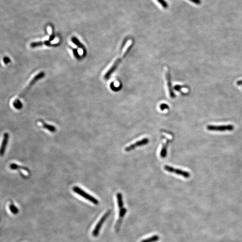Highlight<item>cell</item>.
Instances as JSON below:
<instances>
[{
  "instance_id": "cell-1",
  "label": "cell",
  "mask_w": 242,
  "mask_h": 242,
  "mask_svg": "<svg viewBox=\"0 0 242 242\" xmlns=\"http://www.w3.org/2000/svg\"><path fill=\"white\" fill-rule=\"evenodd\" d=\"M132 44V41L131 40H128L127 41V43H126L125 46L124 47V49H123V51H122L121 54L120 55V56L118 57L117 58H115V60L113 61L111 64L109 65V67H107L106 71H105L103 77L104 79H106L109 78L110 75L116 69L117 66H118L121 62L123 60V58H124L127 55V54L128 52L130 50V49H131Z\"/></svg>"
},
{
  "instance_id": "cell-2",
  "label": "cell",
  "mask_w": 242,
  "mask_h": 242,
  "mask_svg": "<svg viewBox=\"0 0 242 242\" xmlns=\"http://www.w3.org/2000/svg\"><path fill=\"white\" fill-rule=\"evenodd\" d=\"M45 75H46V74H45V73L44 72H40L38 74L35 75L34 77V78L31 80V81L29 82V84L27 85V86L22 91V93L19 94L18 97L13 102V106L15 109L19 110V109H21L23 107V104H22L21 101L19 100V99L20 98H23L25 96H26V95L27 94L28 91L30 90L31 88L34 85V84H35L39 80L41 79L42 78H44Z\"/></svg>"
},
{
  "instance_id": "cell-3",
  "label": "cell",
  "mask_w": 242,
  "mask_h": 242,
  "mask_svg": "<svg viewBox=\"0 0 242 242\" xmlns=\"http://www.w3.org/2000/svg\"><path fill=\"white\" fill-rule=\"evenodd\" d=\"M164 75L166 88L168 97L171 98H174L175 97V94L173 90L170 72H169V69L167 67H165L164 68Z\"/></svg>"
},
{
  "instance_id": "cell-4",
  "label": "cell",
  "mask_w": 242,
  "mask_h": 242,
  "mask_svg": "<svg viewBox=\"0 0 242 242\" xmlns=\"http://www.w3.org/2000/svg\"><path fill=\"white\" fill-rule=\"evenodd\" d=\"M52 35H50L49 39L47 40H45L44 41H38V42H34L31 43L30 44V46L32 48H34L35 47H38L41 46L46 45V46H48L51 47H56L58 46V44H51V42L53 41V40H54L55 38V34L54 30V28L53 27L52 29Z\"/></svg>"
},
{
  "instance_id": "cell-5",
  "label": "cell",
  "mask_w": 242,
  "mask_h": 242,
  "mask_svg": "<svg viewBox=\"0 0 242 242\" xmlns=\"http://www.w3.org/2000/svg\"><path fill=\"white\" fill-rule=\"evenodd\" d=\"M73 190L76 194L79 195L83 197V198L87 200L90 201L92 203L96 204V205L99 204V201L96 199L94 197L92 196L91 195H89V194L87 193L85 191L83 190L82 189H81L79 187L76 186V187H74Z\"/></svg>"
},
{
  "instance_id": "cell-6",
  "label": "cell",
  "mask_w": 242,
  "mask_h": 242,
  "mask_svg": "<svg viewBox=\"0 0 242 242\" xmlns=\"http://www.w3.org/2000/svg\"><path fill=\"white\" fill-rule=\"evenodd\" d=\"M207 130L209 131L213 132H226V131H231L234 129V126L232 125H209L207 126Z\"/></svg>"
},
{
  "instance_id": "cell-7",
  "label": "cell",
  "mask_w": 242,
  "mask_h": 242,
  "mask_svg": "<svg viewBox=\"0 0 242 242\" xmlns=\"http://www.w3.org/2000/svg\"><path fill=\"white\" fill-rule=\"evenodd\" d=\"M165 170L166 171L169 172L170 173H172L175 174L177 175H180V176H182L186 179H188L190 177V174L187 171H182V170H180V169H175L174 167H171V166H169L166 165L164 167Z\"/></svg>"
},
{
  "instance_id": "cell-8",
  "label": "cell",
  "mask_w": 242,
  "mask_h": 242,
  "mask_svg": "<svg viewBox=\"0 0 242 242\" xmlns=\"http://www.w3.org/2000/svg\"><path fill=\"white\" fill-rule=\"evenodd\" d=\"M110 211L109 210L107 211L103 216L101 218V219L99 221V222L97 223L94 229L93 230L92 235L94 237H97L99 235V232H100V229L102 226L103 224L104 223L105 221L106 220L107 218L109 217V215L110 214Z\"/></svg>"
},
{
  "instance_id": "cell-9",
  "label": "cell",
  "mask_w": 242,
  "mask_h": 242,
  "mask_svg": "<svg viewBox=\"0 0 242 242\" xmlns=\"http://www.w3.org/2000/svg\"><path fill=\"white\" fill-rule=\"evenodd\" d=\"M149 140L148 138H144V139H143L142 140H140L138 141L135 143L131 144L130 146L127 147L125 149V150L126 152H127L131 151L135 149V148H137V147H140V146H143V145L148 144L149 143Z\"/></svg>"
},
{
  "instance_id": "cell-10",
  "label": "cell",
  "mask_w": 242,
  "mask_h": 242,
  "mask_svg": "<svg viewBox=\"0 0 242 242\" xmlns=\"http://www.w3.org/2000/svg\"><path fill=\"white\" fill-rule=\"evenodd\" d=\"M9 139V135L8 133H5L3 136V141H2L1 148V151H0V153H1V156H3L5 154L6 148H7V145L8 143Z\"/></svg>"
},
{
  "instance_id": "cell-11",
  "label": "cell",
  "mask_w": 242,
  "mask_h": 242,
  "mask_svg": "<svg viewBox=\"0 0 242 242\" xmlns=\"http://www.w3.org/2000/svg\"><path fill=\"white\" fill-rule=\"evenodd\" d=\"M71 40L72 42L74 44L75 46H77L79 48L83 50V56H85L86 55L87 50L84 45L77 39V37H72Z\"/></svg>"
},
{
  "instance_id": "cell-12",
  "label": "cell",
  "mask_w": 242,
  "mask_h": 242,
  "mask_svg": "<svg viewBox=\"0 0 242 242\" xmlns=\"http://www.w3.org/2000/svg\"><path fill=\"white\" fill-rule=\"evenodd\" d=\"M40 122L42 123V125H43V127L47 130H49V132H55L56 131V128L54 126L48 124H46L45 122H43V121H40Z\"/></svg>"
},
{
  "instance_id": "cell-13",
  "label": "cell",
  "mask_w": 242,
  "mask_h": 242,
  "mask_svg": "<svg viewBox=\"0 0 242 242\" xmlns=\"http://www.w3.org/2000/svg\"><path fill=\"white\" fill-rule=\"evenodd\" d=\"M117 202H118V206L120 209H122L124 206V202H123V195L121 193H118L117 194Z\"/></svg>"
},
{
  "instance_id": "cell-14",
  "label": "cell",
  "mask_w": 242,
  "mask_h": 242,
  "mask_svg": "<svg viewBox=\"0 0 242 242\" xmlns=\"http://www.w3.org/2000/svg\"><path fill=\"white\" fill-rule=\"evenodd\" d=\"M159 237L157 235L152 236L149 238L142 240L141 242H156L158 241Z\"/></svg>"
},
{
  "instance_id": "cell-15",
  "label": "cell",
  "mask_w": 242,
  "mask_h": 242,
  "mask_svg": "<svg viewBox=\"0 0 242 242\" xmlns=\"http://www.w3.org/2000/svg\"><path fill=\"white\" fill-rule=\"evenodd\" d=\"M167 143L163 146L160 152V156L161 158H165L167 153Z\"/></svg>"
},
{
  "instance_id": "cell-16",
  "label": "cell",
  "mask_w": 242,
  "mask_h": 242,
  "mask_svg": "<svg viewBox=\"0 0 242 242\" xmlns=\"http://www.w3.org/2000/svg\"><path fill=\"white\" fill-rule=\"evenodd\" d=\"M10 169H12V170H17V169H21L28 171L27 168H25V167H24V166L18 165L16 164H12L10 165Z\"/></svg>"
},
{
  "instance_id": "cell-17",
  "label": "cell",
  "mask_w": 242,
  "mask_h": 242,
  "mask_svg": "<svg viewBox=\"0 0 242 242\" xmlns=\"http://www.w3.org/2000/svg\"><path fill=\"white\" fill-rule=\"evenodd\" d=\"M9 209L13 214H17L19 211L18 209L13 204H10Z\"/></svg>"
},
{
  "instance_id": "cell-18",
  "label": "cell",
  "mask_w": 242,
  "mask_h": 242,
  "mask_svg": "<svg viewBox=\"0 0 242 242\" xmlns=\"http://www.w3.org/2000/svg\"><path fill=\"white\" fill-rule=\"evenodd\" d=\"M71 49L72 50L73 53L74 55V56L75 57V58H76L77 60H80V59L83 57L80 55L79 52H78V50H77V49H76L71 48Z\"/></svg>"
},
{
  "instance_id": "cell-19",
  "label": "cell",
  "mask_w": 242,
  "mask_h": 242,
  "mask_svg": "<svg viewBox=\"0 0 242 242\" xmlns=\"http://www.w3.org/2000/svg\"><path fill=\"white\" fill-rule=\"evenodd\" d=\"M158 2L164 8H167L168 7V4L166 3V1L165 0H157Z\"/></svg>"
},
{
  "instance_id": "cell-20",
  "label": "cell",
  "mask_w": 242,
  "mask_h": 242,
  "mask_svg": "<svg viewBox=\"0 0 242 242\" xmlns=\"http://www.w3.org/2000/svg\"><path fill=\"white\" fill-rule=\"evenodd\" d=\"M126 212V209L124 208H122V209H121L120 210L119 213V216L120 218H123L124 216L125 215Z\"/></svg>"
},
{
  "instance_id": "cell-21",
  "label": "cell",
  "mask_w": 242,
  "mask_h": 242,
  "mask_svg": "<svg viewBox=\"0 0 242 242\" xmlns=\"http://www.w3.org/2000/svg\"><path fill=\"white\" fill-rule=\"evenodd\" d=\"M10 60L8 57H5L3 58V62H4L5 64L8 63L9 62H10Z\"/></svg>"
},
{
  "instance_id": "cell-22",
  "label": "cell",
  "mask_w": 242,
  "mask_h": 242,
  "mask_svg": "<svg viewBox=\"0 0 242 242\" xmlns=\"http://www.w3.org/2000/svg\"><path fill=\"white\" fill-rule=\"evenodd\" d=\"M190 1H192V2H193V3H195V4H199V3H200L199 0H190Z\"/></svg>"
},
{
  "instance_id": "cell-23",
  "label": "cell",
  "mask_w": 242,
  "mask_h": 242,
  "mask_svg": "<svg viewBox=\"0 0 242 242\" xmlns=\"http://www.w3.org/2000/svg\"><path fill=\"white\" fill-rule=\"evenodd\" d=\"M237 84L238 85H242V80H239L237 82Z\"/></svg>"
}]
</instances>
